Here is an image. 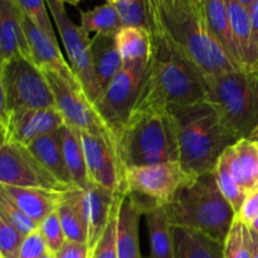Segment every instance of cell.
Returning <instances> with one entry per match:
<instances>
[{
	"label": "cell",
	"mask_w": 258,
	"mask_h": 258,
	"mask_svg": "<svg viewBox=\"0 0 258 258\" xmlns=\"http://www.w3.org/2000/svg\"><path fill=\"white\" fill-rule=\"evenodd\" d=\"M247 139H249V140H253V141H258V127L254 128V130L251 133V135H249Z\"/></svg>",
	"instance_id": "bcb514c9"
},
{
	"label": "cell",
	"mask_w": 258,
	"mask_h": 258,
	"mask_svg": "<svg viewBox=\"0 0 258 258\" xmlns=\"http://www.w3.org/2000/svg\"><path fill=\"white\" fill-rule=\"evenodd\" d=\"M28 149L60 183L71 188H77L73 184L72 176L66 164L60 128L37 139L28 146Z\"/></svg>",
	"instance_id": "d4e9b609"
},
{
	"label": "cell",
	"mask_w": 258,
	"mask_h": 258,
	"mask_svg": "<svg viewBox=\"0 0 258 258\" xmlns=\"http://www.w3.org/2000/svg\"><path fill=\"white\" fill-rule=\"evenodd\" d=\"M224 258H254V244L251 232L238 217H236L228 236L223 243Z\"/></svg>",
	"instance_id": "1f68e13d"
},
{
	"label": "cell",
	"mask_w": 258,
	"mask_h": 258,
	"mask_svg": "<svg viewBox=\"0 0 258 258\" xmlns=\"http://www.w3.org/2000/svg\"><path fill=\"white\" fill-rule=\"evenodd\" d=\"M49 251L39 231L25 236L19 258H40Z\"/></svg>",
	"instance_id": "f35d334b"
},
{
	"label": "cell",
	"mask_w": 258,
	"mask_h": 258,
	"mask_svg": "<svg viewBox=\"0 0 258 258\" xmlns=\"http://www.w3.org/2000/svg\"><path fill=\"white\" fill-rule=\"evenodd\" d=\"M146 66L148 62L145 60L123 63V67L108 83L96 103L97 111L106 123L112 128L115 135L118 128L126 122L135 106L145 76Z\"/></svg>",
	"instance_id": "7c38bea8"
},
{
	"label": "cell",
	"mask_w": 258,
	"mask_h": 258,
	"mask_svg": "<svg viewBox=\"0 0 258 258\" xmlns=\"http://www.w3.org/2000/svg\"><path fill=\"white\" fill-rule=\"evenodd\" d=\"M52 90L55 108L62 115L66 125L110 141L116 146V135L87 97L82 87L73 85L52 71H42ZM117 151V150H116Z\"/></svg>",
	"instance_id": "9c48e42d"
},
{
	"label": "cell",
	"mask_w": 258,
	"mask_h": 258,
	"mask_svg": "<svg viewBox=\"0 0 258 258\" xmlns=\"http://www.w3.org/2000/svg\"><path fill=\"white\" fill-rule=\"evenodd\" d=\"M143 214L141 207L130 196L125 194L118 212L117 258H141L139 228Z\"/></svg>",
	"instance_id": "603a6c76"
},
{
	"label": "cell",
	"mask_w": 258,
	"mask_h": 258,
	"mask_svg": "<svg viewBox=\"0 0 258 258\" xmlns=\"http://www.w3.org/2000/svg\"><path fill=\"white\" fill-rule=\"evenodd\" d=\"M197 178L198 175L189 173L180 161L127 168L123 173L126 194L141 207L144 214L153 207L170 204L179 191Z\"/></svg>",
	"instance_id": "ba28073f"
},
{
	"label": "cell",
	"mask_w": 258,
	"mask_h": 258,
	"mask_svg": "<svg viewBox=\"0 0 258 258\" xmlns=\"http://www.w3.org/2000/svg\"><path fill=\"white\" fill-rule=\"evenodd\" d=\"M239 3H241L242 5H243L244 8H247V9H248L249 7H251L252 4H254V3L257 2V0H238Z\"/></svg>",
	"instance_id": "f6af8a7d"
},
{
	"label": "cell",
	"mask_w": 258,
	"mask_h": 258,
	"mask_svg": "<svg viewBox=\"0 0 258 258\" xmlns=\"http://www.w3.org/2000/svg\"><path fill=\"white\" fill-rule=\"evenodd\" d=\"M213 173L216 175V180L217 184H218L219 190L222 191L224 198L229 202V204L233 207L236 214H238L247 194L242 190L241 186L238 185V183L234 179L233 174H232L228 149L222 154L216 168H214Z\"/></svg>",
	"instance_id": "4dcf8cb0"
},
{
	"label": "cell",
	"mask_w": 258,
	"mask_h": 258,
	"mask_svg": "<svg viewBox=\"0 0 258 258\" xmlns=\"http://www.w3.org/2000/svg\"><path fill=\"white\" fill-rule=\"evenodd\" d=\"M176 122L179 161L194 175L214 170L222 154L241 139L228 130L207 100L171 108Z\"/></svg>",
	"instance_id": "3957f363"
},
{
	"label": "cell",
	"mask_w": 258,
	"mask_h": 258,
	"mask_svg": "<svg viewBox=\"0 0 258 258\" xmlns=\"http://www.w3.org/2000/svg\"><path fill=\"white\" fill-rule=\"evenodd\" d=\"M107 2H108V0H107Z\"/></svg>",
	"instance_id": "f5cc1de1"
},
{
	"label": "cell",
	"mask_w": 258,
	"mask_h": 258,
	"mask_svg": "<svg viewBox=\"0 0 258 258\" xmlns=\"http://www.w3.org/2000/svg\"><path fill=\"white\" fill-rule=\"evenodd\" d=\"M0 218L4 219L7 223L14 227L24 236L38 231V227H39V223L30 218L14 202L3 194H0Z\"/></svg>",
	"instance_id": "836d02e7"
},
{
	"label": "cell",
	"mask_w": 258,
	"mask_h": 258,
	"mask_svg": "<svg viewBox=\"0 0 258 258\" xmlns=\"http://www.w3.org/2000/svg\"><path fill=\"white\" fill-rule=\"evenodd\" d=\"M116 150L123 169L179 161L178 130L173 112L131 111L116 133Z\"/></svg>",
	"instance_id": "277c9868"
},
{
	"label": "cell",
	"mask_w": 258,
	"mask_h": 258,
	"mask_svg": "<svg viewBox=\"0 0 258 258\" xmlns=\"http://www.w3.org/2000/svg\"><path fill=\"white\" fill-rule=\"evenodd\" d=\"M150 37L173 47L202 78L239 70L190 0H141Z\"/></svg>",
	"instance_id": "6da1fadb"
},
{
	"label": "cell",
	"mask_w": 258,
	"mask_h": 258,
	"mask_svg": "<svg viewBox=\"0 0 258 258\" xmlns=\"http://www.w3.org/2000/svg\"><path fill=\"white\" fill-rule=\"evenodd\" d=\"M47 4L59 32L68 62L87 97L96 106L102 96V90L93 68L90 34L81 25L78 27L71 20L62 0H47Z\"/></svg>",
	"instance_id": "30bf717a"
},
{
	"label": "cell",
	"mask_w": 258,
	"mask_h": 258,
	"mask_svg": "<svg viewBox=\"0 0 258 258\" xmlns=\"http://www.w3.org/2000/svg\"><path fill=\"white\" fill-rule=\"evenodd\" d=\"M0 194L8 197L30 218L40 223L49 214L57 212L66 193L38 188L0 185Z\"/></svg>",
	"instance_id": "e0dca14e"
},
{
	"label": "cell",
	"mask_w": 258,
	"mask_h": 258,
	"mask_svg": "<svg viewBox=\"0 0 258 258\" xmlns=\"http://www.w3.org/2000/svg\"><path fill=\"white\" fill-rule=\"evenodd\" d=\"M20 18L29 45L30 62L34 63L40 71H52L64 77L73 85L82 87L70 62H67L60 53L58 42H54L48 35H45L37 27V24L23 12L22 8H20Z\"/></svg>",
	"instance_id": "9a60e30c"
},
{
	"label": "cell",
	"mask_w": 258,
	"mask_h": 258,
	"mask_svg": "<svg viewBox=\"0 0 258 258\" xmlns=\"http://www.w3.org/2000/svg\"><path fill=\"white\" fill-rule=\"evenodd\" d=\"M80 133L90 183L112 191L125 189V169L118 159L116 146L110 141L92 134L82 131Z\"/></svg>",
	"instance_id": "4fadbf2b"
},
{
	"label": "cell",
	"mask_w": 258,
	"mask_h": 258,
	"mask_svg": "<svg viewBox=\"0 0 258 258\" xmlns=\"http://www.w3.org/2000/svg\"><path fill=\"white\" fill-rule=\"evenodd\" d=\"M206 100L238 139L258 127V71L237 70L202 78Z\"/></svg>",
	"instance_id": "8992f818"
},
{
	"label": "cell",
	"mask_w": 258,
	"mask_h": 258,
	"mask_svg": "<svg viewBox=\"0 0 258 258\" xmlns=\"http://www.w3.org/2000/svg\"><path fill=\"white\" fill-rule=\"evenodd\" d=\"M116 33H98L91 38L93 68L102 93L123 67L122 57L116 44Z\"/></svg>",
	"instance_id": "ffe728a7"
},
{
	"label": "cell",
	"mask_w": 258,
	"mask_h": 258,
	"mask_svg": "<svg viewBox=\"0 0 258 258\" xmlns=\"http://www.w3.org/2000/svg\"><path fill=\"white\" fill-rule=\"evenodd\" d=\"M91 258H92V256H91Z\"/></svg>",
	"instance_id": "816d5d0a"
},
{
	"label": "cell",
	"mask_w": 258,
	"mask_h": 258,
	"mask_svg": "<svg viewBox=\"0 0 258 258\" xmlns=\"http://www.w3.org/2000/svg\"><path fill=\"white\" fill-rule=\"evenodd\" d=\"M203 8L207 24L213 37L221 44L227 55L231 58L232 62L239 70H243L238 48H237L233 32H232L231 22H229L227 2L226 0H204Z\"/></svg>",
	"instance_id": "484cf974"
},
{
	"label": "cell",
	"mask_w": 258,
	"mask_h": 258,
	"mask_svg": "<svg viewBox=\"0 0 258 258\" xmlns=\"http://www.w3.org/2000/svg\"><path fill=\"white\" fill-rule=\"evenodd\" d=\"M126 194V189H121L112 207L110 221L92 252V258H117V223L118 212Z\"/></svg>",
	"instance_id": "d6a6232c"
},
{
	"label": "cell",
	"mask_w": 258,
	"mask_h": 258,
	"mask_svg": "<svg viewBox=\"0 0 258 258\" xmlns=\"http://www.w3.org/2000/svg\"><path fill=\"white\" fill-rule=\"evenodd\" d=\"M60 138H62L66 164L72 176L73 184L77 188L86 189L91 183L88 179L85 150H83L80 130L64 123L60 127Z\"/></svg>",
	"instance_id": "83f0119b"
},
{
	"label": "cell",
	"mask_w": 258,
	"mask_h": 258,
	"mask_svg": "<svg viewBox=\"0 0 258 258\" xmlns=\"http://www.w3.org/2000/svg\"><path fill=\"white\" fill-rule=\"evenodd\" d=\"M64 125L57 108L18 111L0 118L2 143L29 146L37 139L59 130Z\"/></svg>",
	"instance_id": "5bb4252c"
},
{
	"label": "cell",
	"mask_w": 258,
	"mask_h": 258,
	"mask_svg": "<svg viewBox=\"0 0 258 258\" xmlns=\"http://www.w3.org/2000/svg\"><path fill=\"white\" fill-rule=\"evenodd\" d=\"M202 100L206 91L201 76L173 47L151 38V55L133 111L171 110Z\"/></svg>",
	"instance_id": "7a4b0ae2"
},
{
	"label": "cell",
	"mask_w": 258,
	"mask_h": 258,
	"mask_svg": "<svg viewBox=\"0 0 258 258\" xmlns=\"http://www.w3.org/2000/svg\"><path fill=\"white\" fill-rule=\"evenodd\" d=\"M248 13L252 25V35H253L254 44L258 48V0L248 8Z\"/></svg>",
	"instance_id": "b9f144b4"
},
{
	"label": "cell",
	"mask_w": 258,
	"mask_h": 258,
	"mask_svg": "<svg viewBox=\"0 0 258 258\" xmlns=\"http://www.w3.org/2000/svg\"><path fill=\"white\" fill-rule=\"evenodd\" d=\"M229 22L243 70L258 71V48L252 35L249 13L238 0H226Z\"/></svg>",
	"instance_id": "d6986e66"
},
{
	"label": "cell",
	"mask_w": 258,
	"mask_h": 258,
	"mask_svg": "<svg viewBox=\"0 0 258 258\" xmlns=\"http://www.w3.org/2000/svg\"><path fill=\"white\" fill-rule=\"evenodd\" d=\"M57 213L64 231L66 239L87 244L88 224L83 189L73 188L66 191L62 203L57 209Z\"/></svg>",
	"instance_id": "44dd1931"
},
{
	"label": "cell",
	"mask_w": 258,
	"mask_h": 258,
	"mask_svg": "<svg viewBox=\"0 0 258 258\" xmlns=\"http://www.w3.org/2000/svg\"><path fill=\"white\" fill-rule=\"evenodd\" d=\"M38 231L40 232V234L44 238L48 249L50 252H53V253H57L62 248L63 244L67 242L64 231H63L62 223H60L59 216H58L57 212L49 214L47 218L43 219L39 223Z\"/></svg>",
	"instance_id": "8d00e7d4"
},
{
	"label": "cell",
	"mask_w": 258,
	"mask_h": 258,
	"mask_svg": "<svg viewBox=\"0 0 258 258\" xmlns=\"http://www.w3.org/2000/svg\"><path fill=\"white\" fill-rule=\"evenodd\" d=\"M0 185L38 188L60 193L73 189L60 183L27 146L5 143H2L0 148Z\"/></svg>",
	"instance_id": "8fae6325"
},
{
	"label": "cell",
	"mask_w": 258,
	"mask_h": 258,
	"mask_svg": "<svg viewBox=\"0 0 258 258\" xmlns=\"http://www.w3.org/2000/svg\"><path fill=\"white\" fill-rule=\"evenodd\" d=\"M25 236L0 218V258H19Z\"/></svg>",
	"instance_id": "74e56055"
},
{
	"label": "cell",
	"mask_w": 258,
	"mask_h": 258,
	"mask_svg": "<svg viewBox=\"0 0 258 258\" xmlns=\"http://www.w3.org/2000/svg\"><path fill=\"white\" fill-rule=\"evenodd\" d=\"M231 170L234 179L246 194L258 189L257 141L243 138L228 148Z\"/></svg>",
	"instance_id": "7402d4cb"
},
{
	"label": "cell",
	"mask_w": 258,
	"mask_h": 258,
	"mask_svg": "<svg viewBox=\"0 0 258 258\" xmlns=\"http://www.w3.org/2000/svg\"><path fill=\"white\" fill-rule=\"evenodd\" d=\"M115 7L123 27L146 28V15L141 0H112L107 2Z\"/></svg>",
	"instance_id": "d590c367"
},
{
	"label": "cell",
	"mask_w": 258,
	"mask_h": 258,
	"mask_svg": "<svg viewBox=\"0 0 258 258\" xmlns=\"http://www.w3.org/2000/svg\"><path fill=\"white\" fill-rule=\"evenodd\" d=\"M0 118L18 111L54 108L45 76L25 57L0 62Z\"/></svg>",
	"instance_id": "52a82bcc"
},
{
	"label": "cell",
	"mask_w": 258,
	"mask_h": 258,
	"mask_svg": "<svg viewBox=\"0 0 258 258\" xmlns=\"http://www.w3.org/2000/svg\"><path fill=\"white\" fill-rule=\"evenodd\" d=\"M92 252L87 244L67 241L55 253V258H91Z\"/></svg>",
	"instance_id": "60d3db41"
},
{
	"label": "cell",
	"mask_w": 258,
	"mask_h": 258,
	"mask_svg": "<svg viewBox=\"0 0 258 258\" xmlns=\"http://www.w3.org/2000/svg\"><path fill=\"white\" fill-rule=\"evenodd\" d=\"M191 3H193L194 5H196L197 8H201V9H203L204 7V0H190Z\"/></svg>",
	"instance_id": "7dc6e473"
},
{
	"label": "cell",
	"mask_w": 258,
	"mask_h": 258,
	"mask_svg": "<svg viewBox=\"0 0 258 258\" xmlns=\"http://www.w3.org/2000/svg\"><path fill=\"white\" fill-rule=\"evenodd\" d=\"M116 44L123 63L145 60L151 55V38L148 28L122 27L116 33Z\"/></svg>",
	"instance_id": "f1b7e54d"
},
{
	"label": "cell",
	"mask_w": 258,
	"mask_h": 258,
	"mask_svg": "<svg viewBox=\"0 0 258 258\" xmlns=\"http://www.w3.org/2000/svg\"><path fill=\"white\" fill-rule=\"evenodd\" d=\"M118 191H112L92 183L87 188L83 189L86 217H87L88 224L87 244L91 252H93L95 247L97 246L98 241L107 227Z\"/></svg>",
	"instance_id": "ac0fdd59"
},
{
	"label": "cell",
	"mask_w": 258,
	"mask_h": 258,
	"mask_svg": "<svg viewBox=\"0 0 258 258\" xmlns=\"http://www.w3.org/2000/svg\"><path fill=\"white\" fill-rule=\"evenodd\" d=\"M63 3H66V4H71V5H78L80 4V2L81 0H62Z\"/></svg>",
	"instance_id": "c3c4849f"
},
{
	"label": "cell",
	"mask_w": 258,
	"mask_h": 258,
	"mask_svg": "<svg viewBox=\"0 0 258 258\" xmlns=\"http://www.w3.org/2000/svg\"><path fill=\"white\" fill-rule=\"evenodd\" d=\"M81 27L90 33H116L123 27L117 10L112 4L96 7L87 12H81Z\"/></svg>",
	"instance_id": "f546056e"
},
{
	"label": "cell",
	"mask_w": 258,
	"mask_h": 258,
	"mask_svg": "<svg viewBox=\"0 0 258 258\" xmlns=\"http://www.w3.org/2000/svg\"><path fill=\"white\" fill-rule=\"evenodd\" d=\"M40 258H55V253H53V252L48 251L47 253L44 254V256H42Z\"/></svg>",
	"instance_id": "681fc988"
},
{
	"label": "cell",
	"mask_w": 258,
	"mask_h": 258,
	"mask_svg": "<svg viewBox=\"0 0 258 258\" xmlns=\"http://www.w3.org/2000/svg\"><path fill=\"white\" fill-rule=\"evenodd\" d=\"M248 228H249V231H251V233L258 238V218L251 224V226L248 227Z\"/></svg>",
	"instance_id": "7bdbcfd3"
},
{
	"label": "cell",
	"mask_w": 258,
	"mask_h": 258,
	"mask_svg": "<svg viewBox=\"0 0 258 258\" xmlns=\"http://www.w3.org/2000/svg\"><path fill=\"white\" fill-rule=\"evenodd\" d=\"M23 12L37 24V27L52 40L57 42L52 22L47 12V0H14Z\"/></svg>",
	"instance_id": "e575fe53"
},
{
	"label": "cell",
	"mask_w": 258,
	"mask_h": 258,
	"mask_svg": "<svg viewBox=\"0 0 258 258\" xmlns=\"http://www.w3.org/2000/svg\"><path fill=\"white\" fill-rule=\"evenodd\" d=\"M174 258H224L223 243L185 227H173Z\"/></svg>",
	"instance_id": "cb8c5ba5"
},
{
	"label": "cell",
	"mask_w": 258,
	"mask_h": 258,
	"mask_svg": "<svg viewBox=\"0 0 258 258\" xmlns=\"http://www.w3.org/2000/svg\"><path fill=\"white\" fill-rule=\"evenodd\" d=\"M237 217L248 227L258 218V189L247 194Z\"/></svg>",
	"instance_id": "ab89813d"
},
{
	"label": "cell",
	"mask_w": 258,
	"mask_h": 258,
	"mask_svg": "<svg viewBox=\"0 0 258 258\" xmlns=\"http://www.w3.org/2000/svg\"><path fill=\"white\" fill-rule=\"evenodd\" d=\"M173 227H185L224 243L237 214L224 198L213 171L199 175L165 206Z\"/></svg>",
	"instance_id": "5b68a950"
},
{
	"label": "cell",
	"mask_w": 258,
	"mask_h": 258,
	"mask_svg": "<svg viewBox=\"0 0 258 258\" xmlns=\"http://www.w3.org/2000/svg\"><path fill=\"white\" fill-rule=\"evenodd\" d=\"M150 258H174V234L170 218L163 206L146 212Z\"/></svg>",
	"instance_id": "4316f807"
},
{
	"label": "cell",
	"mask_w": 258,
	"mask_h": 258,
	"mask_svg": "<svg viewBox=\"0 0 258 258\" xmlns=\"http://www.w3.org/2000/svg\"><path fill=\"white\" fill-rule=\"evenodd\" d=\"M251 236H252V239H253V244H254V258H258V238L256 236H253L252 233H251Z\"/></svg>",
	"instance_id": "ee69618b"
},
{
	"label": "cell",
	"mask_w": 258,
	"mask_h": 258,
	"mask_svg": "<svg viewBox=\"0 0 258 258\" xmlns=\"http://www.w3.org/2000/svg\"><path fill=\"white\" fill-rule=\"evenodd\" d=\"M257 145H258V141H257Z\"/></svg>",
	"instance_id": "f907efd6"
},
{
	"label": "cell",
	"mask_w": 258,
	"mask_h": 258,
	"mask_svg": "<svg viewBox=\"0 0 258 258\" xmlns=\"http://www.w3.org/2000/svg\"><path fill=\"white\" fill-rule=\"evenodd\" d=\"M15 57H25L30 60L20 8L14 0H0V62Z\"/></svg>",
	"instance_id": "2e32d148"
}]
</instances>
